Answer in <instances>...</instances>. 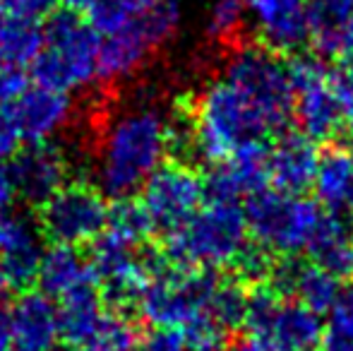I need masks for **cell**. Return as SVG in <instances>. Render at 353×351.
<instances>
[{
  "label": "cell",
  "instance_id": "cell-1",
  "mask_svg": "<svg viewBox=\"0 0 353 351\" xmlns=\"http://www.w3.org/2000/svg\"><path fill=\"white\" fill-rule=\"evenodd\" d=\"M188 145V116L163 113L144 101L123 108L103 126L94 157V181L103 197L128 200L166 164L173 147Z\"/></svg>",
  "mask_w": 353,
  "mask_h": 351
},
{
  "label": "cell",
  "instance_id": "cell-2",
  "mask_svg": "<svg viewBox=\"0 0 353 351\" xmlns=\"http://www.w3.org/2000/svg\"><path fill=\"white\" fill-rule=\"evenodd\" d=\"M192 154L205 164H223L250 142H265L279 128L250 97L221 75L200 89L188 113Z\"/></svg>",
  "mask_w": 353,
  "mask_h": 351
},
{
  "label": "cell",
  "instance_id": "cell-3",
  "mask_svg": "<svg viewBox=\"0 0 353 351\" xmlns=\"http://www.w3.org/2000/svg\"><path fill=\"white\" fill-rule=\"evenodd\" d=\"M250 241L245 207L233 200H207L185 224L166 234L161 255L168 265L214 272L238 265Z\"/></svg>",
  "mask_w": 353,
  "mask_h": 351
},
{
  "label": "cell",
  "instance_id": "cell-4",
  "mask_svg": "<svg viewBox=\"0 0 353 351\" xmlns=\"http://www.w3.org/2000/svg\"><path fill=\"white\" fill-rule=\"evenodd\" d=\"M101 34L77 12H56L43 27V41L32 63L37 85L58 92H82L99 80Z\"/></svg>",
  "mask_w": 353,
  "mask_h": 351
},
{
  "label": "cell",
  "instance_id": "cell-5",
  "mask_svg": "<svg viewBox=\"0 0 353 351\" xmlns=\"http://www.w3.org/2000/svg\"><path fill=\"white\" fill-rule=\"evenodd\" d=\"M178 24L181 8L176 0H147L130 22L101 39L99 80L106 85L132 80L149 56L176 37Z\"/></svg>",
  "mask_w": 353,
  "mask_h": 351
},
{
  "label": "cell",
  "instance_id": "cell-6",
  "mask_svg": "<svg viewBox=\"0 0 353 351\" xmlns=\"http://www.w3.org/2000/svg\"><path fill=\"white\" fill-rule=\"evenodd\" d=\"M248 229L257 248L276 255H298L310 248L325 212L303 192L265 188L248 197Z\"/></svg>",
  "mask_w": 353,
  "mask_h": 351
},
{
  "label": "cell",
  "instance_id": "cell-7",
  "mask_svg": "<svg viewBox=\"0 0 353 351\" xmlns=\"http://www.w3.org/2000/svg\"><path fill=\"white\" fill-rule=\"evenodd\" d=\"M221 77L250 97L274 126L283 130L293 116V82L281 53L265 43H236L228 51Z\"/></svg>",
  "mask_w": 353,
  "mask_h": 351
},
{
  "label": "cell",
  "instance_id": "cell-8",
  "mask_svg": "<svg viewBox=\"0 0 353 351\" xmlns=\"http://www.w3.org/2000/svg\"><path fill=\"white\" fill-rule=\"evenodd\" d=\"M212 270L163 265L144 286L137 308L152 328H185L200 315L210 313L212 296L219 286Z\"/></svg>",
  "mask_w": 353,
  "mask_h": 351
},
{
  "label": "cell",
  "instance_id": "cell-9",
  "mask_svg": "<svg viewBox=\"0 0 353 351\" xmlns=\"http://www.w3.org/2000/svg\"><path fill=\"white\" fill-rule=\"evenodd\" d=\"M106 197L97 185L65 183L51 200L39 207V229L56 245L94 243L108 226Z\"/></svg>",
  "mask_w": 353,
  "mask_h": 351
},
{
  "label": "cell",
  "instance_id": "cell-10",
  "mask_svg": "<svg viewBox=\"0 0 353 351\" xmlns=\"http://www.w3.org/2000/svg\"><path fill=\"white\" fill-rule=\"evenodd\" d=\"M245 328L248 334L272 339L283 351H315L325 330L315 310L286 299L272 286L250 291Z\"/></svg>",
  "mask_w": 353,
  "mask_h": 351
},
{
  "label": "cell",
  "instance_id": "cell-11",
  "mask_svg": "<svg viewBox=\"0 0 353 351\" xmlns=\"http://www.w3.org/2000/svg\"><path fill=\"white\" fill-rule=\"evenodd\" d=\"M140 245L118 239L111 231H103L92 243V260L99 286L106 299L116 305H137L144 286L166 265V258H154L152 253H140Z\"/></svg>",
  "mask_w": 353,
  "mask_h": 351
},
{
  "label": "cell",
  "instance_id": "cell-12",
  "mask_svg": "<svg viewBox=\"0 0 353 351\" xmlns=\"http://www.w3.org/2000/svg\"><path fill=\"white\" fill-rule=\"evenodd\" d=\"M142 207L147 210L154 229H161L166 234L183 226L207 197L205 181L192 166L166 161L159 166L147 183L142 185Z\"/></svg>",
  "mask_w": 353,
  "mask_h": 351
},
{
  "label": "cell",
  "instance_id": "cell-13",
  "mask_svg": "<svg viewBox=\"0 0 353 351\" xmlns=\"http://www.w3.org/2000/svg\"><path fill=\"white\" fill-rule=\"evenodd\" d=\"M293 82V116L310 140H330L341 130L339 108L327 66L317 56H298L288 63Z\"/></svg>",
  "mask_w": 353,
  "mask_h": 351
},
{
  "label": "cell",
  "instance_id": "cell-14",
  "mask_svg": "<svg viewBox=\"0 0 353 351\" xmlns=\"http://www.w3.org/2000/svg\"><path fill=\"white\" fill-rule=\"evenodd\" d=\"M260 43L276 53L303 48L312 37L310 0H245Z\"/></svg>",
  "mask_w": 353,
  "mask_h": 351
},
{
  "label": "cell",
  "instance_id": "cell-15",
  "mask_svg": "<svg viewBox=\"0 0 353 351\" xmlns=\"http://www.w3.org/2000/svg\"><path fill=\"white\" fill-rule=\"evenodd\" d=\"M8 111L22 140L32 145H43L56 137L70 126L74 116L70 94L41 85L24 89L12 103H8Z\"/></svg>",
  "mask_w": 353,
  "mask_h": 351
},
{
  "label": "cell",
  "instance_id": "cell-16",
  "mask_svg": "<svg viewBox=\"0 0 353 351\" xmlns=\"http://www.w3.org/2000/svg\"><path fill=\"white\" fill-rule=\"evenodd\" d=\"M43 234L24 214H5L0 221V277L8 289H27L37 281L43 258Z\"/></svg>",
  "mask_w": 353,
  "mask_h": 351
},
{
  "label": "cell",
  "instance_id": "cell-17",
  "mask_svg": "<svg viewBox=\"0 0 353 351\" xmlns=\"http://www.w3.org/2000/svg\"><path fill=\"white\" fill-rule=\"evenodd\" d=\"M10 171H12L19 200H24L27 205L41 207L65 185L68 159L63 150L43 142V145L19 150L10 159Z\"/></svg>",
  "mask_w": 353,
  "mask_h": 351
},
{
  "label": "cell",
  "instance_id": "cell-18",
  "mask_svg": "<svg viewBox=\"0 0 353 351\" xmlns=\"http://www.w3.org/2000/svg\"><path fill=\"white\" fill-rule=\"evenodd\" d=\"M43 41L37 22L0 14V106L12 103L27 89V68H32Z\"/></svg>",
  "mask_w": 353,
  "mask_h": 351
},
{
  "label": "cell",
  "instance_id": "cell-19",
  "mask_svg": "<svg viewBox=\"0 0 353 351\" xmlns=\"http://www.w3.org/2000/svg\"><path fill=\"white\" fill-rule=\"evenodd\" d=\"M270 183V150L265 142H250L233 152L223 164H216L210 178L205 181V190L210 200H233L252 197L265 190Z\"/></svg>",
  "mask_w": 353,
  "mask_h": 351
},
{
  "label": "cell",
  "instance_id": "cell-20",
  "mask_svg": "<svg viewBox=\"0 0 353 351\" xmlns=\"http://www.w3.org/2000/svg\"><path fill=\"white\" fill-rule=\"evenodd\" d=\"M270 286L286 299L303 303L305 308L320 313H330L341 296L339 277L322 270L320 265L303 263V260H281L272 267Z\"/></svg>",
  "mask_w": 353,
  "mask_h": 351
},
{
  "label": "cell",
  "instance_id": "cell-21",
  "mask_svg": "<svg viewBox=\"0 0 353 351\" xmlns=\"http://www.w3.org/2000/svg\"><path fill=\"white\" fill-rule=\"evenodd\" d=\"M12 342L22 351H51L61 337V313L41 291H24L10 308Z\"/></svg>",
  "mask_w": 353,
  "mask_h": 351
},
{
  "label": "cell",
  "instance_id": "cell-22",
  "mask_svg": "<svg viewBox=\"0 0 353 351\" xmlns=\"http://www.w3.org/2000/svg\"><path fill=\"white\" fill-rule=\"evenodd\" d=\"M37 284L48 299L65 301L79 291L99 286V279L87 255L79 253L74 245L53 243L41 258Z\"/></svg>",
  "mask_w": 353,
  "mask_h": 351
},
{
  "label": "cell",
  "instance_id": "cell-23",
  "mask_svg": "<svg viewBox=\"0 0 353 351\" xmlns=\"http://www.w3.org/2000/svg\"><path fill=\"white\" fill-rule=\"evenodd\" d=\"M320 164L315 140L303 132H283L270 147V181L286 192H303L312 185Z\"/></svg>",
  "mask_w": 353,
  "mask_h": 351
},
{
  "label": "cell",
  "instance_id": "cell-24",
  "mask_svg": "<svg viewBox=\"0 0 353 351\" xmlns=\"http://www.w3.org/2000/svg\"><path fill=\"white\" fill-rule=\"evenodd\" d=\"M320 205L332 214H349L353 219V150L344 145L327 147L320 154L312 181Z\"/></svg>",
  "mask_w": 353,
  "mask_h": 351
},
{
  "label": "cell",
  "instance_id": "cell-25",
  "mask_svg": "<svg viewBox=\"0 0 353 351\" xmlns=\"http://www.w3.org/2000/svg\"><path fill=\"white\" fill-rule=\"evenodd\" d=\"M307 253L312 263L334 277L353 274V226L341 214L327 212Z\"/></svg>",
  "mask_w": 353,
  "mask_h": 351
},
{
  "label": "cell",
  "instance_id": "cell-26",
  "mask_svg": "<svg viewBox=\"0 0 353 351\" xmlns=\"http://www.w3.org/2000/svg\"><path fill=\"white\" fill-rule=\"evenodd\" d=\"M58 313H61V337L72 347H82L101 325L106 308L94 286V289H84L70 299L61 301Z\"/></svg>",
  "mask_w": 353,
  "mask_h": 351
},
{
  "label": "cell",
  "instance_id": "cell-27",
  "mask_svg": "<svg viewBox=\"0 0 353 351\" xmlns=\"http://www.w3.org/2000/svg\"><path fill=\"white\" fill-rule=\"evenodd\" d=\"M312 37L310 41L322 56L334 53L341 27L353 17V0H310Z\"/></svg>",
  "mask_w": 353,
  "mask_h": 351
},
{
  "label": "cell",
  "instance_id": "cell-28",
  "mask_svg": "<svg viewBox=\"0 0 353 351\" xmlns=\"http://www.w3.org/2000/svg\"><path fill=\"white\" fill-rule=\"evenodd\" d=\"M248 24V3L245 0H214L207 10L205 32L214 43L236 46L238 37Z\"/></svg>",
  "mask_w": 353,
  "mask_h": 351
},
{
  "label": "cell",
  "instance_id": "cell-29",
  "mask_svg": "<svg viewBox=\"0 0 353 351\" xmlns=\"http://www.w3.org/2000/svg\"><path fill=\"white\" fill-rule=\"evenodd\" d=\"M140 334L130 318L116 310H106L97 332L82 344L84 351H140Z\"/></svg>",
  "mask_w": 353,
  "mask_h": 351
},
{
  "label": "cell",
  "instance_id": "cell-30",
  "mask_svg": "<svg viewBox=\"0 0 353 351\" xmlns=\"http://www.w3.org/2000/svg\"><path fill=\"white\" fill-rule=\"evenodd\" d=\"M248 301H250V291L245 289L243 281L221 279L212 296L210 315L226 330V332H231V330L245 325Z\"/></svg>",
  "mask_w": 353,
  "mask_h": 351
},
{
  "label": "cell",
  "instance_id": "cell-31",
  "mask_svg": "<svg viewBox=\"0 0 353 351\" xmlns=\"http://www.w3.org/2000/svg\"><path fill=\"white\" fill-rule=\"evenodd\" d=\"M111 234H116L118 239L128 241L132 245H142L149 239V234L154 231V224L149 219L147 210L142 207L140 200H116L108 212V226Z\"/></svg>",
  "mask_w": 353,
  "mask_h": 351
},
{
  "label": "cell",
  "instance_id": "cell-32",
  "mask_svg": "<svg viewBox=\"0 0 353 351\" xmlns=\"http://www.w3.org/2000/svg\"><path fill=\"white\" fill-rule=\"evenodd\" d=\"M320 351H353V289L341 291L322 330Z\"/></svg>",
  "mask_w": 353,
  "mask_h": 351
},
{
  "label": "cell",
  "instance_id": "cell-33",
  "mask_svg": "<svg viewBox=\"0 0 353 351\" xmlns=\"http://www.w3.org/2000/svg\"><path fill=\"white\" fill-rule=\"evenodd\" d=\"M183 334H185V342L190 351H223L228 332L210 313H205L192 320V323H188L183 328Z\"/></svg>",
  "mask_w": 353,
  "mask_h": 351
},
{
  "label": "cell",
  "instance_id": "cell-34",
  "mask_svg": "<svg viewBox=\"0 0 353 351\" xmlns=\"http://www.w3.org/2000/svg\"><path fill=\"white\" fill-rule=\"evenodd\" d=\"M330 85L336 108H339L341 126L353 130V68L344 66L339 70L330 72Z\"/></svg>",
  "mask_w": 353,
  "mask_h": 351
},
{
  "label": "cell",
  "instance_id": "cell-35",
  "mask_svg": "<svg viewBox=\"0 0 353 351\" xmlns=\"http://www.w3.org/2000/svg\"><path fill=\"white\" fill-rule=\"evenodd\" d=\"M58 0H0V14H8L24 22H39L51 17Z\"/></svg>",
  "mask_w": 353,
  "mask_h": 351
},
{
  "label": "cell",
  "instance_id": "cell-36",
  "mask_svg": "<svg viewBox=\"0 0 353 351\" xmlns=\"http://www.w3.org/2000/svg\"><path fill=\"white\" fill-rule=\"evenodd\" d=\"M140 351H190L181 328H152L140 339Z\"/></svg>",
  "mask_w": 353,
  "mask_h": 351
},
{
  "label": "cell",
  "instance_id": "cell-37",
  "mask_svg": "<svg viewBox=\"0 0 353 351\" xmlns=\"http://www.w3.org/2000/svg\"><path fill=\"white\" fill-rule=\"evenodd\" d=\"M19 142H22V135H19L14 121L10 118L8 106L0 108V161L12 159L19 152Z\"/></svg>",
  "mask_w": 353,
  "mask_h": 351
},
{
  "label": "cell",
  "instance_id": "cell-38",
  "mask_svg": "<svg viewBox=\"0 0 353 351\" xmlns=\"http://www.w3.org/2000/svg\"><path fill=\"white\" fill-rule=\"evenodd\" d=\"M14 197H17V188H14V178H12V171H10V164L0 161V217L8 214Z\"/></svg>",
  "mask_w": 353,
  "mask_h": 351
},
{
  "label": "cell",
  "instance_id": "cell-39",
  "mask_svg": "<svg viewBox=\"0 0 353 351\" xmlns=\"http://www.w3.org/2000/svg\"><path fill=\"white\" fill-rule=\"evenodd\" d=\"M332 56L341 58L346 66L353 68V17L344 24V27H341L339 37H336V43H334V53H332Z\"/></svg>",
  "mask_w": 353,
  "mask_h": 351
},
{
  "label": "cell",
  "instance_id": "cell-40",
  "mask_svg": "<svg viewBox=\"0 0 353 351\" xmlns=\"http://www.w3.org/2000/svg\"><path fill=\"white\" fill-rule=\"evenodd\" d=\"M236 351H283L279 344H274L267 337H257V334H248L241 344L236 347Z\"/></svg>",
  "mask_w": 353,
  "mask_h": 351
},
{
  "label": "cell",
  "instance_id": "cell-41",
  "mask_svg": "<svg viewBox=\"0 0 353 351\" xmlns=\"http://www.w3.org/2000/svg\"><path fill=\"white\" fill-rule=\"evenodd\" d=\"M12 344V330H10V310L0 303V351H10Z\"/></svg>",
  "mask_w": 353,
  "mask_h": 351
},
{
  "label": "cell",
  "instance_id": "cell-42",
  "mask_svg": "<svg viewBox=\"0 0 353 351\" xmlns=\"http://www.w3.org/2000/svg\"><path fill=\"white\" fill-rule=\"evenodd\" d=\"M58 3H63V8L70 10V12L82 14V12H89L99 0H58Z\"/></svg>",
  "mask_w": 353,
  "mask_h": 351
},
{
  "label": "cell",
  "instance_id": "cell-43",
  "mask_svg": "<svg viewBox=\"0 0 353 351\" xmlns=\"http://www.w3.org/2000/svg\"><path fill=\"white\" fill-rule=\"evenodd\" d=\"M61 351H84L82 347H72V344H68L65 349H61Z\"/></svg>",
  "mask_w": 353,
  "mask_h": 351
},
{
  "label": "cell",
  "instance_id": "cell-44",
  "mask_svg": "<svg viewBox=\"0 0 353 351\" xmlns=\"http://www.w3.org/2000/svg\"><path fill=\"white\" fill-rule=\"evenodd\" d=\"M3 291H8V286H5V281H3V277H0V294H3Z\"/></svg>",
  "mask_w": 353,
  "mask_h": 351
},
{
  "label": "cell",
  "instance_id": "cell-45",
  "mask_svg": "<svg viewBox=\"0 0 353 351\" xmlns=\"http://www.w3.org/2000/svg\"><path fill=\"white\" fill-rule=\"evenodd\" d=\"M3 217H5V214H3ZM3 217H0V221H3Z\"/></svg>",
  "mask_w": 353,
  "mask_h": 351
},
{
  "label": "cell",
  "instance_id": "cell-46",
  "mask_svg": "<svg viewBox=\"0 0 353 351\" xmlns=\"http://www.w3.org/2000/svg\"><path fill=\"white\" fill-rule=\"evenodd\" d=\"M17 351H22V349H17Z\"/></svg>",
  "mask_w": 353,
  "mask_h": 351
}]
</instances>
